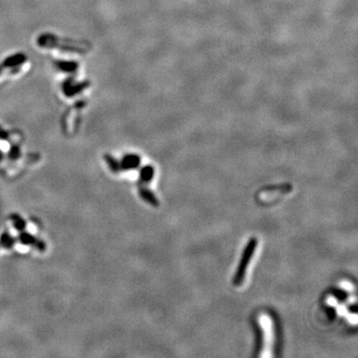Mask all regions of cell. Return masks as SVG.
<instances>
[{"instance_id": "obj_1", "label": "cell", "mask_w": 358, "mask_h": 358, "mask_svg": "<svg viewBox=\"0 0 358 358\" xmlns=\"http://www.w3.org/2000/svg\"><path fill=\"white\" fill-rule=\"evenodd\" d=\"M257 246H258V240L256 238H252L246 245V247L243 251L240 263L238 265L237 271L234 276L233 282H234L235 286H241L242 283L244 282L248 266L253 258V255L257 249Z\"/></svg>"}, {"instance_id": "obj_4", "label": "cell", "mask_w": 358, "mask_h": 358, "mask_svg": "<svg viewBox=\"0 0 358 358\" xmlns=\"http://www.w3.org/2000/svg\"><path fill=\"white\" fill-rule=\"evenodd\" d=\"M331 294L340 303L345 302L347 300V298H348V294L345 291L341 290V289H334V290H332Z\"/></svg>"}, {"instance_id": "obj_5", "label": "cell", "mask_w": 358, "mask_h": 358, "mask_svg": "<svg viewBox=\"0 0 358 358\" xmlns=\"http://www.w3.org/2000/svg\"><path fill=\"white\" fill-rule=\"evenodd\" d=\"M153 172H154V171H153L152 166H145V167L141 170V173H140L142 180H144V181H149V180H151L152 177H153Z\"/></svg>"}, {"instance_id": "obj_3", "label": "cell", "mask_w": 358, "mask_h": 358, "mask_svg": "<svg viewBox=\"0 0 358 358\" xmlns=\"http://www.w3.org/2000/svg\"><path fill=\"white\" fill-rule=\"evenodd\" d=\"M140 194H141L142 198H143L145 201H147L148 203H150L151 205H153V206H158V205H159V202H158L157 198H156L155 195H154L152 192H150L149 190H147V189H141V190H140Z\"/></svg>"}, {"instance_id": "obj_7", "label": "cell", "mask_w": 358, "mask_h": 358, "mask_svg": "<svg viewBox=\"0 0 358 358\" xmlns=\"http://www.w3.org/2000/svg\"><path fill=\"white\" fill-rule=\"evenodd\" d=\"M348 312H349V313H356V305L353 304V305L351 306V308L349 307V308H348Z\"/></svg>"}, {"instance_id": "obj_6", "label": "cell", "mask_w": 358, "mask_h": 358, "mask_svg": "<svg viewBox=\"0 0 358 358\" xmlns=\"http://www.w3.org/2000/svg\"><path fill=\"white\" fill-rule=\"evenodd\" d=\"M325 313L327 314V316L330 320H333V318H335V316H336V310L334 308L329 307L325 310Z\"/></svg>"}, {"instance_id": "obj_2", "label": "cell", "mask_w": 358, "mask_h": 358, "mask_svg": "<svg viewBox=\"0 0 358 358\" xmlns=\"http://www.w3.org/2000/svg\"><path fill=\"white\" fill-rule=\"evenodd\" d=\"M254 328H255V332H256V355H258L263 346L264 335H263V331L258 323L256 324V326H254Z\"/></svg>"}]
</instances>
